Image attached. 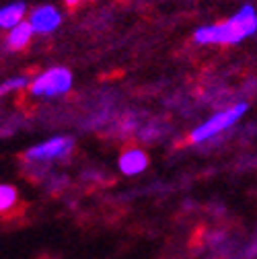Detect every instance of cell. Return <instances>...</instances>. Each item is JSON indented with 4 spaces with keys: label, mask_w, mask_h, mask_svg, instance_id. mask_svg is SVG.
Instances as JSON below:
<instances>
[{
    "label": "cell",
    "mask_w": 257,
    "mask_h": 259,
    "mask_svg": "<svg viewBox=\"0 0 257 259\" xmlns=\"http://www.w3.org/2000/svg\"><path fill=\"white\" fill-rule=\"evenodd\" d=\"M257 33V9L253 5L239 7L229 19L202 25L194 31L198 46H237Z\"/></svg>",
    "instance_id": "cell-1"
},
{
    "label": "cell",
    "mask_w": 257,
    "mask_h": 259,
    "mask_svg": "<svg viewBox=\"0 0 257 259\" xmlns=\"http://www.w3.org/2000/svg\"><path fill=\"white\" fill-rule=\"evenodd\" d=\"M245 111H247V103H235V105H231V107H227V109H222V111H218L216 115H212L208 121H204L202 125H198L194 132L189 134L187 140H189L191 144L210 140L212 136L224 132L227 127H231L233 123H237V121L245 115Z\"/></svg>",
    "instance_id": "cell-2"
},
{
    "label": "cell",
    "mask_w": 257,
    "mask_h": 259,
    "mask_svg": "<svg viewBox=\"0 0 257 259\" xmlns=\"http://www.w3.org/2000/svg\"><path fill=\"white\" fill-rule=\"evenodd\" d=\"M72 89V72L64 66L48 68L29 82V93L35 97H60Z\"/></svg>",
    "instance_id": "cell-3"
},
{
    "label": "cell",
    "mask_w": 257,
    "mask_h": 259,
    "mask_svg": "<svg viewBox=\"0 0 257 259\" xmlns=\"http://www.w3.org/2000/svg\"><path fill=\"white\" fill-rule=\"evenodd\" d=\"M64 21L62 11L56 5H39L35 9H31L27 15V23L31 25L35 35H52L60 29Z\"/></svg>",
    "instance_id": "cell-4"
},
{
    "label": "cell",
    "mask_w": 257,
    "mask_h": 259,
    "mask_svg": "<svg viewBox=\"0 0 257 259\" xmlns=\"http://www.w3.org/2000/svg\"><path fill=\"white\" fill-rule=\"evenodd\" d=\"M72 150V140L66 136H58L52 138L44 144H37L33 148H29L25 152V158L31 163H39V160H52V158H62Z\"/></svg>",
    "instance_id": "cell-5"
},
{
    "label": "cell",
    "mask_w": 257,
    "mask_h": 259,
    "mask_svg": "<svg viewBox=\"0 0 257 259\" xmlns=\"http://www.w3.org/2000/svg\"><path fill=\"white\" fill-rule=\"evenodd\" d=\"M27 15H29V9L23 0H9V3L0 5V29L11 31L13 27L27 21Z\"/></svg>",
    "instance_id": "cell-6"
},
{
    "label": "cell",
    "mask_w": 257,
    "mask_h": 259,
    "mask_svg": "<svg viewBox=\"0 0 257 259\" xmlns=\"http://www.w3.org/2000/svg\"><path fill=\"white\" fill-rule=\"evenodd\" d=\"M146 165H148V156L138 148H130L119 156V171L123 175H138L146 169Z\"/></svg>",
    "instance_id": "cell-7"
},
{
    "label": "cell",
    "mask_w": 257,
    "mask_h": 259,
    "mask_svg": "<svg viewBox=\"0 0 257 259\" xmlns=\"http://www.w3.org/2000/svg\"><path fill=\"white\" fill-rule=\"evenodd\" d=\"M33 37H35V33H33V29H31V25L27 21H23L21 25L13 27L11 31H7V41L5 44H7V48L11 52H21L31 44Z\"/></svg>",
    "instance_id": "cell-8"
},
{
    "label": "cell",
    "mask_w": 257,
    "mask_h": 259,
    "mask_svg": "<svg viewBox=\"0 0 257 259\" xmlns=\"http://www.w3.org/2000/svg\"><path fill=\"white\" fill-rule=\"evenodd\" d=\"M19 196L13 185H0V212H9L15 208Z\"/></svg>",
    "instance_id": "cell-9"
},
{
    "label": "cell",
    "mask_w": 257,
    "mask_h": 259,
    "mask_svg": "<svg viewBox=\"0 0 257 259\" xmlns=\"http://www.w3.org/2000/svg\"><path fill=\"white\" fill-rule=\"evenodd\" d=\"M25 87H29V80H27L25 76H15V78H9L7 82L0 84V97L7 95V93L21 91V89H25Z\"/></svg>",
    "instance_id": "cell-10"
},
{
    "label": "cell",
    "mask_w": 257,
    "mask_h": 259,
    "mask_svg": "<svg viewBox=\"0 0 257 259\" xmlns=\"http://www.w3.org/2000/svg\"><path fill=\"white\" fill-rule=\"evenodd\" d=\"M66 3V7H70V9H74V7H78V5H82V3H89V0H64Z\"/></svg>",
    "instance_id": "cell-11"
}]
</instances>
